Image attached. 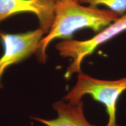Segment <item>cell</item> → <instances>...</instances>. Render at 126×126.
Returning a JSON list of instances; mask_svg holds the SVG:
<instances>
[{
  "mask_svg": "<svg viewBox=\"0 0 126 126\" xmlns=\"http://www.w3.org/2000/svg\"><path fill=\"white\" fill-rule=\"evenodd\" d=\"M75 1H78V2H79V0H75Z\"/></svg>",
  "mask_w": 126,
  "mask_h": 126,
  "instance_id": "cell-8",
  "label": "cell"
},
{
  "mask_svg": "<svg viewBox=\"0 0 126 126\" xmlns=\"http://www.w3.org/2000/svg\"><path fill=\"white\" fill-rule=\"evenodd\" d=\"M119 18L109 9L84 6L75 0H56L54 21L35 54L37 61L46 62L47 47L55 39L70 40L74 33L82 29H90L97 33Z\"/></svg>",
  "mask_w": 126,
  "mask_h": 126,
  "instance_id": "cell-1",
  "label": "cell"
},
{
  "mask_svg": "<svg viewBox=\"0 0 126 126\" xmlns=\"http://www.w3.org/2000/svg\"></svg>",
  "mask_w": 126,
  "mask_h": 126,
  "instance_id": "cell-9",
  "label": "cell"
},
{
  "mask_svg": "<svg viewBox=\"0 0 126 126\" xmlns=\"http://www.w3.org/2000/svg\"><path fill=\"white\" fill-rule=\"evenodd\" d=\"M126 91V77L116 80H104L92 77L82 72L78 74L75 85L64 99L69 103L78 104L83 96L89 94L105 106L108 115L106 126H119L116 120L118 100Z\"/></svg>",
  "mask_w": 126,
  "mask_h": 126,
  "instance_id": "cell-2",
  "label": "cell"
},
{
  "mask_svg": "<svg viewBox=\"0 0 126 126\" xmlns=\"http://www.w3.org/2000/svg\"><path fill=\"white\" fill-rule=\"evenodd\" d=\"M126 31V13L111 23L94 37L85 40H64L56 45L60 56L71 58L72 62L67 68L64 77L70 79L75 73H80L81 64L86 57L97 47Z\"/></svg>",
  "mask_w": 126,
  "mask_h": 126,
  "instance_id": "cell-3",
  "label": "cell"
},
{
  "mask_svg": "<svg viewBox=\"0 0 126 126\" xmlns=\"http://www.w3.org/2000/svg\"><path fill=\"white\" fill-rule=\"evenodd\" d=\"M79 2L93 7L105 6L119 17L126 13V0H79Z\"/></svg>",
  "mask_w": 126,
  "mask_h": 126,
  "instance_id": "cell-7",
  "label": "cell"
},
{
  "mask_svg": "<svg viewBox=\"0 0 126 126\" xmlns=\"http://www.w3.org/2000/svg\"><path fill=\"white\" fill-rule=\"evenodd\" d=\"M45 34V31L40 28L17 34L0 31V41L4 49L0 57V89L3 88L1 79L6 70L36 54Z\"/></svg>",
  "mask_w": 126,
  "mask_h": 126,
  "instance_id": "cell-4",
  "label": "cell"
},
{
  "mask_svg": "<svg viewBox=\"0 0 126 126\" xmlns=\"http://www.w3.org/2000/svg\"><path fill=\"white\" fill-rule=\"evenodd\" d=\"M53 108L57 113L56 119L46 120L38 117L32 119L46 126H95L86 120L83 111V103H66L60 100L53 104Z\"/></svg>",
  "mask_w": 126,
  "mask_h": 126,
  "instance_id": "cell-6",
  "label": "cell"
},
{
  "mask_svg": "<svg viewBox=\"0 0 126 126\" xmlns=\"http://www.w3.org/2000/svg\"><path fill=\"white\" fill-rule=\"evenodd\" d=\"M56 0H0V23L12 15L32 13L39 21V28L47 33L55 16Z\"/></svg>",
  "mask_w": 126,
  "mask_h": 126,
  "instance_id": "cell-5",
  "label": "cell"
}]
</instances>
